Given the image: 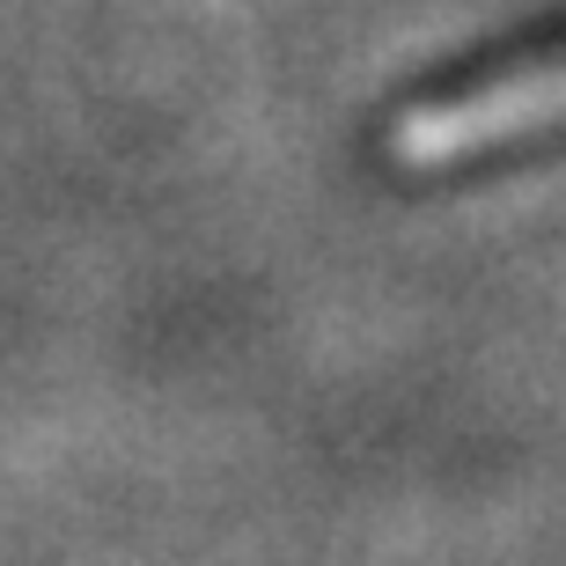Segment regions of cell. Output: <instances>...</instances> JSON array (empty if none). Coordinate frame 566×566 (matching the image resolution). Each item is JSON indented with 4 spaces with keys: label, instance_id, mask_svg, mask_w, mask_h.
I'll return each instance as SVG.
<instances>
[{
    "label": "cell",
    "instance_id": "6da1fadb",
    "mask_svg": "<svg viewBox=\"0 0 566 566\" xmlns=\"http://www.w3.org/2000/svg\"><path fill=\"white\" fill-rule=\"evenodd\" d=\"M566 133V52H537L515 60L501 74L457 82L427 96V104L390 118V163L398 169H457V163H485L507 155L523 140Z\"/></svg>",
    "mask_w": 566,
    "mask_h": 566
}]
</instances>
